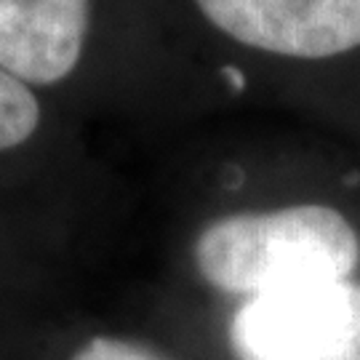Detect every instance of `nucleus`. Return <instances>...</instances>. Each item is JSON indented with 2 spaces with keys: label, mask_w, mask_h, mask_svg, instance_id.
I'll return each mask as SVG.
<instances>
[{
  "label": "nucleus",
  "mask_w": 360,
  "mask_h": 360,
  "mask_svg": "<svg viewBox=\"0 0 360 360\" xmlns=\"http://www.w3.org/2000/svg\"><path fill=\"white\" fill-rule=\"evenodd\" d=\"M360 262V238L336 208L304 203L230 214L195 240V264L208 285L262 296L315 281H345Z\"/></svg>",
  "instance_id": "obj_1"
},
{
  "label": "nucleus",
  "mask_w": 360,
  "mask_h": 360,
  "mask_svg": "<svg viewBox=\"0 0 360 360\" xmlns=\"http://www.w3.org/2000/svg\"><path fill=\"white\" fill-rule=\"evenodd\" d=\"M235 360H360V283L315 281L251 296L230 321Z\"/></svg>",
  "instance_id": "obj_2"
},
{
  "label": "nucleus",
  "mask_w": 360,
  "mask_h": 360,
  "mask_svg": "<svg viewBox=\"0 0 360 360\" xmlns=\"http://www.w3.org/2000/svg\"><path fill=\"white\" fill-rule=\"evenodd\" d=\"M219 35L283 59H331L360 49V0H193Z\"/></svg>",
  "instance_id": "obj_3"
},
{
  "label": "nucleus",
  "mask_w": 360,
  "mask_h": 360,
  "mask_svg": "<svg viewBox=\"0 0 360 360\" xmlns=\"http://www.w3.org/2000/svg\"><path fill=\"white\" fill-rule=\"evenodd\" d=\"M91 0H0V65L30 86H56L86 53Z\"/></svg>",
  "instance_id": "obj_4"
},
{
  "label": "nucleus",
  "mask_w": 360,
  "mask_h": 360,
  "mask_svg": "<svg viewBox=\"0 0 360 360\" xmlns=\"http://www.w3.org/2000/svg\"><path fill=\"white\" fill-rule=\"evenodd\" d=\"M40 120L43 107L35 89L0 65V153L30 142Z\"/></svg>",
  "instance_id": "obj_5"
},
{
  "label": "nucleus",
  "mask_w": 360,
  "mask_h": 360,
  "mask_svg": "<svg viewBox=\"0 0 360 360\" xmlns=\"http://www.w3.org/2000/svg\"><path fill=\"white\" fill-rule=\"evenodd\" d=\"M72 360H163L153 355L150 349L131 345L123 339H112V336H96L86 342L83 347L77 349Z\"/></svg>",
  "instance_id": "obj_6"
}]
</instances>
